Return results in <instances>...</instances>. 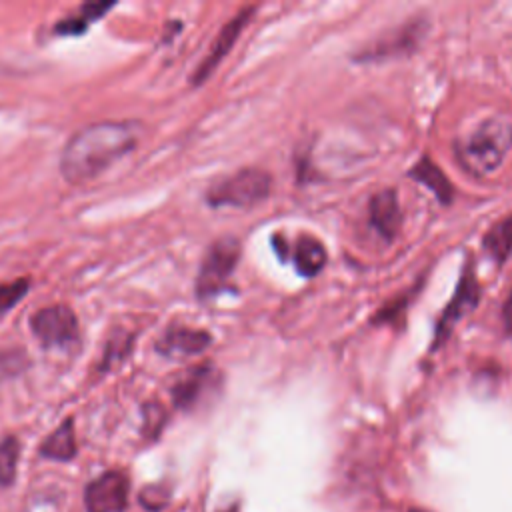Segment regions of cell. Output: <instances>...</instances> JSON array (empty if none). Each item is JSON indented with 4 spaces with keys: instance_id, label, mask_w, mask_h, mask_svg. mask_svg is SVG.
Returning <instances> with one entry per match:
<instances>
[{
    "instance_id": "6da1fadb",
    "label": "cell",
    "mask_w": 512,
    "mask_h": 512,
    "mask_svg": "<svg viewBox=\"0 0 512 512\" xmlns=\"http://www.w3.org/2000/svg\"><path fill=\"white\" fill-rule=\"evenodd\" d=\"M144 126L136 120H100L78 128L62 148L60 174L70 184L98 178L118 158L132 152Z\"/></svg>"
},
{
    "instance_id": "7a4b0ae2",
    "label": "cell",
    "mask_w": 512,
    "mask_h": 512,
    "mask_svg": "<svg viewBox=\"0 0 512 512\" xmlns=\"http://www.w3.org/2000/svg\"><path fill=\"white\" fill-rule=\"evenodd\" d=\"M512 148V122L494 116L478 124L464 140L456 144L460 164L474 176L496 172Z\"/></svg>"
},
{
    "instance_id": "3957f363",
    "label": "cell",
    "mask_w": 512,
    "mask_h": 512,
    "mask_svg": "<svg viewBox=\"0 0 512 512\" xmlns=\"http://www.w3.org/2000/svg\"><path fill=\"white\" fill-rule=\"evenodd\" d=\"M272 188V178L260 168H244L212 184L206 200L214 208H250L262 202Z\"/></svg>"
},
{
    "instance_id": "277c9868",
    "label": "cell",
    "mask_w": 512,
    "mask_h": 512,
    "mask_svg": "<svg viewBox=\"0 0 512 512\" xmlns=\"http://www.w3.org/2000/svg\"><path fill=\"white\" fill-rule=\"evenodd\" d=\"M240 258V244L236 238H220L216 240L198 270V278H196V294L198 298H210L214 294H218L228 278L232 276L236 264Z\"/></svg>"
},
{
    "instance_id": "5b68a950",
    "label": "cell",
    "mask_w": 512,
    "mask_h": 512,
    "mask_svg": "<svg viewBox=\"0 0 512 512\" xmlns=\"http://www.w3.org/2000/svg\"><path fill=\"white\" fill-rule=\"evenodd\" d=\"M30 330L44 348H68L80 338L78 318L66 304L44 306L34 312L30 318Z\"/></svg>"
},
{
    "instance_id": "8992f818",
    "label": "cell",
    "mask_w": 512,
    "mask_h": 512,
    "mask_svg": "<svg viewBox=\"0 0 512 512\" xmlns=\"http://www.w3.org/2000/svg\"><path fill=\"white\" fill-rule=\"evenodd\" d=\"M130 480L118 470H108L86 486L84 504L88 512H124L128 506Z\"/></svg>"
},
{
    "instance_id": "52a82bcc",
    "label": "cell",
    "mask_w": 512,
    "mask_h": 512,
    "mask_svg": "<svg viewBox=\"0 0 512 512\" xmlns=\"http://www.w3.org/2000/svg\"><path fill=\"white\" fill-rule=\"evenodd\" d=\"M478 298H480V284L476 280V274H474V268H470V264L464 268L460 280H458V288L452 296V300L448 302V306L444 308L440 320H438V328H436V338H434V344H442L452 328L460 322L462 316H466L470 310L476 308L478 304Z\"/></svg>"
},
{
    "instance_id": "ba28073f",
    "label": "cell",
    "mask_w": 512,
    "mask_h": 512,
    "mask_svg": "<svg viewBox=\"0 0 512 512\" xmlns=\"http://www.w3.org/2000/svg\"><path fill=\"white\" fill-rule=\"evenodd\" d=\"M216 384L218 372L210 362L188 368L172 386L174 406L180 410H194Z\"/></svg>"
},
{
    "instance_id": "9c48e42d",
    "label": "cell",
    "mask_w": 512,
    "mask_h": 512,
    "mask_svg": "<svg viewBox=\"0 0 512 512\" xmlns=\"http://www.w3.org/2000/svg\"><path fill=\"white\" fill-rule=\"evenodd\" d=\"M252 12H254L252 6H250V8H242L232 20H228V22L222 26V30H220L218 36L214 38V42H212L208 54L202 58V62L198 64L196 72L192 74V80H190V82H192L194 86H196V84H202V82L214 72V68L222 62V58L230 52V48L236 44V40H238V36H240V32H242V28L250 22Z\"/></svg>"
},
{
    "instance_id": "30bf717a",
    "label": "cell",
    "mask_w": 512,
    "mask_h": 512,
    "mask_svg": "<svg viewBox=\"0 0 512 512\" xmlns=\"http://www.w3.org/2000/svg\"><path fill=\"white\" fill-rule=\"evenodd\" d=\"M426 30V24L422 20H412L406 22L404 26L392 30V34L380 38L372 46H368L362 54H358V60H380V58H390L398 54H406L418 46Z\"/></svg>"
},
{
    "instance_id": "8fae6325",
    "label": "cell",
    "mask_w": 512,
    "mask_h": 512,
    "mask_svg": "<svg viewBox=\"0 0 512 512\" xmlns=\"http://www.w3.org/2000/svg\"><path fill=\"white\" fill-rule=\"evenodd\" d=\"M210 344H212L210 332L174 324L160 336V340L156 342V350L158 354L168 358H186V356L204 352Z\"/></svg>"
},
{
    "instance_id": "7c38bea8",
    "label": "cell",
    "mask_w": 512,
    "mask_h": 512,
    "mask_svg": "<svg viewBox=\"0 0 512 512\" xmlns=\"http://www.w3.org/2000/svg\"><path fill=\"white\" fill-rule=\"evenodd\" d=\"M368 218H370L372 228L384 240H394V236L398 234L400 224H402V210H400V202H398L396 190L386 188L382 192H376L370 198Z\"/></svg>"
},
{
    "instance_id": "4fadbf2b",
    "label": "cell",
    "mask_w": 512,
    "mask_h": 512,
    "mask_svg": "<svg viewBox=\"0 0 512 512\" xmlns=\"http://www.w3.org/2000/svg\"><path fill=\"white\" fill-rule=\"evenodd\" d=\"M38 452L42 458H48V460H58V462L72 460L78 452L76 436H74V420L66 418L50 436L44 438Z\"/></svg>"
},
{
    "instance_id": "5bb4252c",
    "label": "cell",
    "mask_w": 512,
    "mask_h": 512,
    "mask_svg": "<svg viewBox=\"0 0 512 512\" xmlns=\"http://www.w3.org/2000/svg\"><path fill=\"white\" fill-rule=\"evenodd\" d=\"M410 176L424 184L440 202L448 204L452 202L454 198V188H452V182L446 178V174L428 158V156H422L410 170Z\"/></svg>"
},
{
    "instance_id": "9a60e30c",
    "label": "cell",
    "mask_w": 512,
    "mask_h": 512,
    "mask_svg": "<svg viewBox=\"0 0 512 512\" xmlns=\"http://www.w3.org/2000/svg\"><path fill=\"white\" fill-rule=\"evenodd\" d=\"M328 254L322 242L310 236H302L294 248V266L302 276H316L326 266Z\"/></svg>"
},
{
    "instance_id": "2e32d148",
    "label": "cell",
    "mask_w": 512,
    "mask_h": 512,
    "mask_svg": "<svg viewBox=\"0 0 512 512\" xmlns=\"http://www.w3.org/2000/svg\"><path fill=\"white\" fill-rule=\"evenodd\" d=\"M112 8V2H88L78 8L76 14L62 18L60 22L54 24V34L58 36H76L84 34V30L98 20L106 10Z\"/></svg>"
},
{
    "instance_id": "e0dca14e",
    "label": "cell",
    "mask_w": 512,
    "mask_h": 512,
    "mask_svg": "<svg viewBox=\"0 0 512 512\" xmlns=\"http://www.w3.org/2000/svg\"><path fill=\"white\" fill-rule=\"evenodd\" d=\"M484 250L496 260L502 262L512 252V214L502 218L484 234Z\"/></svg>"
},
{
    "instance_id": "ac0fdd59",
    "label": "cell",
    "mask_w": 512,
    "mask_h": 512,
    "mask_svg": "<svg viewBox=\"0 0 512 512\" xmlns=\"http://www.w3.org/2000/svg\"><path fill=\"white\" fill-rule=\"evenodd\" d=\"M20 458V442L16 436H6L0 442V486H12Z\"/></svg>"
},
{
    "instance_id": "d6986e66",
    "label": "cell",
    "mask_w": 512,
    "mask_h": 512,
    "mask_svg": "<svg viewBox=\"0 0 512 512\" xmlns=\"http://www.w3.org/2000/svg\"><path fill=\"white\" fill-rule=\"evenodd\" d=\"M132 340H134V336L128 334V332L110 336V340H108V344H106V348H104V358H102L100 368H102V370H108L112 364L124 360V358L130 354Z\"/></svg>"
},
{
    "instance_id": "ffe728a7",
    "label": "cell",
    "mask_w": 512,
    "mask_h": 512,
    "mask_svg": "<svg viewBox=\"0 0 512 512\" xmlns=\"http://www.w3.org/2000/svg\"><path fill=\"white\" fill-rule=\"evenodd\" d=\"M166 422V410L158 402H146L142 406V436L146 440L158 438Z\"/></svg>"
},
{
    "instance_id": "44dd1931",
    "label": "cell",
    "mask_w": 512,
    "mask_h": 512,
    "mask_svg": "<svg viewBox=\"0 0 512 512\" xmlns=\"http://www.w3.org/2000/svg\"><path fill=\"white\" fill-rule=\"evenodd\" d=\"M28 288H30L28 278H16L12 282L0 284V318L8 314L28 294Z\"/></svg>"
},
{
    "instance_id": "7402d4cb",
    "label": "cell",
    "mask_w": 512,
    "mask_h": 512,
    "mask_svg": "<svg viewBox=\"0 0 512 512\" xmlns=\"http://www.w3.org/2000/svg\"><path fill=\"white\" fill-rule=\"evenodd\" d=\"M138 500H140L142 508H146V510H150V512H158V510H162V508L168 504V500H170V490L164 488V486H160V484H150V486L142 488Z\"/></svg>"
},
{
    "instance_id": "603a6c76",
    "label": "cell",
    "mask_w": 512,
    "mask_h": 512,
    "mask_svg": "<svg viewBox=\"0 0 512 512\" xmlns=\"http://www.w3.org/2000/svg\"><path fill=\"white\" fill-rule=\"evenodd\" d=\"M502 324L508 336H512V292L506 296L502 304Z\"/></svg>"
},
{
    "instance_id": "cb8c5ba5",
    "label": "cell",
    "mask_w": 512,
    "mask_h": 512,
    "mask_svg": "<svg viewBox=\"0 0 512 512\" xmlns=\"http://www.w3.org/2000/svg\"><path fill=\"white\" fill-rule=\"evenodd\" d=\"M410 512H428V510H420V508H414V510H410Z\"/></svg>"
}]
</instances>
